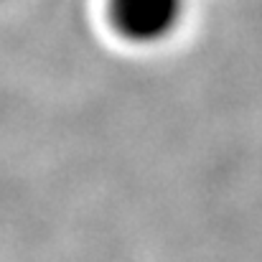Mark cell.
<instances>
[{"mask_svg": "<svg viewBox=\"0 0 262 262\" xmlns=\"http://www.w3.org/2000/svg\"><path fill=\"white\" fill-rule=\"evenodd\" d=\"M104 20L127 46H161L183 28L188 0H104Z\"/></svg>", "mask_w": 262, "mask_h": 262, "instance_id": "1", "label": "cell"}]
</instances>
